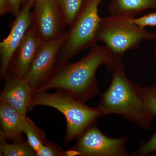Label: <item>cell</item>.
Listing matches in <instances>:
<instances>
[{"label": "cell", "instance_id": "obj_1", "mask_svg": "<svg viewBox=\"0 0 156 156\" xmlns=\"http://www.w3.org/2000/svg\"><path fill=\"white\" fill-rule=\"evenodd\" d=\"M91 48L90 52L79 61L57 68L48 80L33 93L52 89H61L84 103L100 95L96 71L101 66H108L114 56L104 45L96 44Z\"/></svg>", "mask_w": 156, "mask_h": 156}, {"label": "cell", "instance_id": "obj_2", "mask_svg": "<svg viewBox=\"0 0 156 156\" xmlns=\"http://www.w3.org/2000/svg\"><path fill=\"white\" fill-rule=\"evenodd\" d=\"M122 58L114 57L107 66L112 75L111 83L101 95L97 108L102 116L112 114L120 115L145 131H150L154 119L144 106L141 87L127 77Z\"/></svg>", "mask_w": 156, "mask_h": 156}, {"label": "cell", "instance_id": "obj_3", "mask_svg": "<svg viewBox=\"0 0 156 156\" xmlns=\"http://www.w3.org/2000/svg\"><path fill=\"white\" fill-rule=\"evenodd\" d=\"M38 105L51 107L64 115L67 122L66 143L80 137L102 116L97 108L87 106L70 93L61 89L53 93L47 91L34 92L29 110Z\"/></svg>", "mask_w": 156, "mask_h": 156}, {"label": "cell", "instance_id": "obj_4", "mask_svg": "<svg viewBox=\"0 0 156 156\" xmlns=\"http://www.w3.org/2000/svg\"><path fill=\"white\" fill-rule=\"evenodd\" d=\"M102 0H84L59 50L56 69L67 64L73 57L97 44L101 18L98 8Z\"/></svg>", "mask_w": 156, "mask_h": 156}, {"label": "cell", "instance_id": "obj_5", "mask_svg": "<svg viewBox=\"0 0 156 156\" xmlns=\"http://www.w3.org/2000/svg\"><path fill=\"white\" fill-rule=\"evenodd\" d=\"M135 16L109 15L101 18L98 42L103 43L116 58L139 48L143 41L156 43V33L149 31L132 21Z\"/></svg>", "mask_w": 156, "mask_h": 156}, {"label": "cell", "instance_id": "obj_6", "mask_svg": "<svg viewBox=\"0 0 156 156\" xmlns=\"http://www.w3.org/2000/svg\"><path fill=\"white\" fill-rule=\"evenodd\" d=\"M128 136L114 138L105 135L96 126L89 127L79 137L68 155L127 156L126 147Z\"/></svg>", "mask_w": 156, "mask_h": 156}, {"label": "cell", "instance_id": "obj_7", "mask_svg": "<svg viewBox=\"0 0 156 156\" xmlns=\"http://www.w3.org/2000/svg\"><path fill=\"white\" fill-rule=\"evenodd\" d=\"M31 12V27L44 42L56 38L65 31L64 14L57 0H36Z\"/></svg>", "mask_w": 156, "mask_h": 156}, {"label": "cell", "instance_id": "obj_8", "mask_svg": "<svg viewBox=\"0 0 156 156\" xmlns=\"http://www.w3.org/2000/svg\"><path fill=\"white\" fill-rule=\"evenodd\" d=\"M67 31L56 38L44 42L23 79L30 85L33 92L44 84L56 69V62L59 50L64 43Z\"/></svg>", "mask_w": 156, "mask_h": 156}, {"label": "cell", "instance_id": "obj_9", "mask_svg": "<svg viewBox=\"0 0 156 156\" xmlns=\"http://www.w3.org/2000/svg\"><path fill=\"white\" fill-rule=\"evenodd\" d=\"M31 9L28 2L23 6L18 16L11 23L9 34L0 43V73L2 78L8 73L14 53L31 26Z\"/></svg>", "mask_w": 156, "mask_h": 156}, {"label": "cell", "instance_id": "obj_10", "mask_svg": "<svg viewBox=\"0 0 156 156\" xmlns=\"http://www.w3.org/2000/svg\"><path fill=\"white\" fill-rule=\"evenodd\" d=\"M44 43L31 26L14 53L7 73L24 78Z\"/></svg>", "mask_w": 156, "mask_h": 156}, {"label": "cell", "instance_id": "obj_11", "mask_svg": "<svg viewBox=\"0 0 156 156\" xmlns=\"http://www.w3.org/2000/svg\"><path fill=\"white\" fill-rule=\"evenodd\" d=\"M0 96L1 101L6 102L24 115L29 110L33 91L23 78L7 73Z\"/></svg>", "mask_w": 156, "mask_h": 156}, {"label": "cell", "instance_id": "obj_12", "mask_svg": "<svg viewBox=\"0 0 156 156\" xmlns=\"http://www.w3.org/2000/svg\"><path fill=\"white\" fill-rule=\"evenodd\" d=\"M26 119V115L20 113L9 104L1 101L0 120L2 138L15 142L21 141Z\"/></svg>", "mask_w": 156, "mask_h": 156}, {"label": "cell", "instance_id": "obj_13", "mask_svg": "<svg viewBox=\"0 0 156 156\" xmlns=\"http://www.w3.org/2000/svg\"><path fill=\"white\" fill-rule=\"evenodd\" d=\"M154 9H156V0H111L107 7L109 15L132 16Z\"/></svg>", "mask_w": 156, "mask_h": 156}, {"label": "cell", "instance_id": "obj_14", "mask_svg": "<svg viewBox=\"0 0 156 156\" xmlns=\"http://www.w3.org/2000/svg\"><path fill=\"white\" fill-rule=\"evenodd\" d=\"M23 131L27 137V142L33 148L36 153L47 142L44 132L39 129L27 117Z\"/></svg>", "mask_w": 156, "mask_h": 156}, {"label": "cell", "instance_id": "obj_15", "mask_svg": "<svg viewBox=\"0 0 156 156\" xmlns=\"http://www.w3.org/2000/svg\"><path fill=\"white\" fill-rule=\"evenodd\" d=\"M1 154L5 156H33L36 155V152L28 142L22 141L10 144H2Z\"/></svg>", "mask_w": 156, "mask_h": 156}, {"label": "cell", "instance_id": "obj_16", "mask_svg": "<svg viewBox=\"0 0 156 156\" xmlns=\"http://www.w3.org/2000/svg\"><path fill=\"white\" fill-rule=\"evenodd\" d=\"M64 14L66 25L73 24L84 0H57Z\"/></svg>", "mask_w": 156, "mask_h": 156}, {"label": "cell", "instance_id": "obj_17", "mask_svg": "<svg viewBox=\"0 0 156 156\" xmlns=\"http://www.w3.org/2000/svg\"><path fill=\"white\" fill-rule=\"evenodd\" d=\"M141 94L146 109L154 119L156 117V86L141 87Z\"/></svg>", "mask_w": 156, "mask_h": 156}, {"label": "cell", "instance_id": "obj_18", "mask_svg": "<svg viewBox=\"0 0 156 156\" xmlns=\"http://www.w3.org/2000/svg\"><path fill=\"white\" fill-rule=\"evenodd\" d=\"M156 152V132L152 134L149 140L143 143L137 150L133 153L134 156H145Z\"/></svg>", "mask_w": 156, "mask_h": 156}, {"label": "cell", "instance_id": "obj_19", "mask_svg": "<svg viewBox=\"0 0 156 156\" xmlns=\"http://www.w3.org/2000/svg\"><path fill=\"white\" fill-rule=\"evenodd\" d=\"M66 154L57 145L53 144L48 142L43 146L36 152V155L38 156H64Z\"/></svg>", "mask_w": 156, "mask_h": 156}, {"label": "cell", "instance_id": "obj_20", "mask_svg": "<svg viewBox=\"0 0 156 156\" xmlns=\"http://www.w3.org/2000/svg\"><path fill=\"white\" fill-rule=\"evenodd\" d=\"M132 21L143 28L147 26L156 27V12L149 13L139 18L134 17Z\"/></svg>", "mask_w": 156, "mask_h": 156}, {"label": "cell", "instance_id": "obj_21", "mask_svg": "<svg viewBox=\"0 0 156 156\" xmlns=\"http://www.w3.org/2000/svg\"><path fill=\"white\" fill-rule=\"evenodd\" d=\"M11 5V14L15 17L19 14L21 6L24 5L28 2V0H10Z\"/></svg>", "mask_w": 156, "mask_h": 156}, {"label": "cell", "instance_id": "obj_22", "mask_svg": "<svg viewBox=\"0 0 156 156\" xmlns=\"http://www.w3.org/2000/svg\"><path fill=\"white\" fill-rule=\"evenodd\" d=\"M11 5L10 0H0V15L3 16L11 12Z\"/></svg>", "mask_w": 156, "mask_h": 156}, {"label": "cell", "instance_id": "obj_23", "mask_svg": "<svg viewBox=\"0 0 156 156\" xmlns=\"http://www.w3.org/2000/svg\"><path fill=\"white\" fill-rule=\"evenodd\" d=\"M36 0H28V2L29 5L30 6L31 8H34V5L35 3L36 2Z\"/></svg>", "mask_w": 156, "mask_h": 156}]
</instances>
